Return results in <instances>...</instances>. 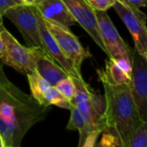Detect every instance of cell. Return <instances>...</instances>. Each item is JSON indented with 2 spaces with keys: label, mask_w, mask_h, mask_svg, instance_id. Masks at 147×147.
<instances>
[{
  "label": "cell",
  "mask_w": 147,
  "mask_h": 147,
  "mask_svg": "<svg viewBox=\"0 0 147 147\" xmlns=\"http://www.w3.org/2000/svg\"><path fill=\"white\" fill-rule=\"evenodd\" d=\"M48 113V107L11 82L0 83V136L5 147H20L25 134Z\"/></svg>",
  "instance_id": "6da1fadb"
},
{
  "label": "cell",
  "mask_w": 147,
  "mask_h": 147,
  "mask_svg": "<svg viewBox=\"0 0 147 147\" xmlns=\"http://www.w3.org/2000/svg\"><path fill=\"white\" fill-rule=\"evenodd\" d=\"M106 100V127L116 135L119 147H124L142 121L138 116L130 83L114 84L100 79Z\"/></svg>",
  "instance_id": "7a4b0ae2"
},
{
  "label": "cell",
  "mask_w": 147,
  "mask_h": 147,
  "mask_svg": "<svg viewBox=\"0 0 147 147\" xmlns=\"http://www.w3.org/2000/svg\"><path fill=\"white\" fill-rule=\"evenodd\" d=\"M43 21L48 30L55 39L61 52L70 61L75 68L81 73L82 62L87 58L92 56L89 51L82 45L76 36L69 30V27L44 18Z\"/></svg>",
  "instance_id": "3957f363"
},
{
  "label": "cell",
  "mask_w": 147,
  "mask_h": 147,
  "mask_svg": "<svg viewBox=\"0 0 147 147\" xmlns=\"http://www.w3.org/2000/svg\"><path fill=\"white\" fill-rule=\"evenodd\" d=\"M10 19L22 34L27 47L42 48L39 33V23L34 6L26 5H15L4 15Z\"/></svg>",
  "instance_id": "277c9868"
},
{
  "label": "cell",
  "mask_w": 147,
  "mask_h": 147,
  "mask_svg": "<svg viewBox=\"0 0 147 147\" xmlns=\"http://www.w3.org/2000/svg\"><path fill=\"white\" fill-rule=\"evenodd\" d=\"M131 90L142 122L147 123V61L135 49L131 52Z\"/></svg>",
  "instance_id": "5b68a950"
},
{
  "label": "cell",
  "mask_w": 147,
  "mask_h": 147,
  "mask_svg": "<svg viewBox=\"0 0 147 147\" xmlns=\"http://www.w3.org/2000/svg\"><path fill=\"white\" fill-rule=\"evenodd\" d=\"M113 8L131 33L135 49L140 55H144L147 47V16L145 13L138 9L125 5L119 0H117Z\"/></svg>",
  "instance_id": "8992f818"
},
{
  "label": "cell",
  "mask_w": 147,
  "mask_h": 147,
  "mask_svg": "<svg viewBox=\"0 0 147 147\" xmlns=\"http://www.w3.org/2000/svg\"><path fill=\"white\" fill-rule=\"evenodd\" d=\"M96 16L99 32L108 57L111 59H131L132 50L122 39L107 11H96Z\"/></svg>",
  "instance_id": "52a82bcc"
},
{
  "label": "cell",
  "mask_w": 147,
  "mask_h": 147,
  "mask_svg": "<svg viewBox=\"0 0 147 147\" xmlns=\"http://www.w3.org/2000/svg\"><path fill=\"white\" fill-rule=\"evenodd\" d=\"M1 36L5 44V53L1 61L24 76L36 71L30 48L23 46L5 26L1 30Z\"/></svg>",
  "instance_id": "ba28073f"
},
{
  "label": "cell",
  "mask_w": 147,
  "mask_h": 147,
  "mask_svg": "<svg viewBox=\"0 0 147 147\" xmlns=\"http://www.w3.org/2000/svg\"><path fill=\"white\" fill-rule=\"evenodd\" d=\"M62 1L66 4L76 24H79L100 49L106 53V49L99 32L96 11H94L85 0H62Z\"/></svg>",
  "instance_id": "9c48e42d"
},
{
  "label": "cell",
  "mask_w": 147,
  "mask_h": 147,
  "mask_svg": "<svg viewBox=\"0 0 147 147\" xmlns=\"http://www.w3.org/2000/svg\"><path fill=\"white\" fill-rule=\"evenodd\" d=\"M34 9L38 18L39 33H40V38H41V42L42 45V49L68 74L69 76H72V77L82 76V74L75 68V67L70 62V61L67 60V58L61 52L55 39L53 37L51 33L48 30L44 24L43 18L36 6H34Z\"/></svg>",
  "instance_id": "30bf717a"
},
{
  "label": "cell",
  "mask_w": 147,
  "mask_h": 147,
  "mask_svg": "<svg viewBox=\"0 0 147 147\" xmlns=\"http://www.w3.org/2000/svg\"><path fill=\"white\" fill-rule=\"evenodd\" d=\"M29 48L33 58L36 71L41 77L50 84V86L55 87L59 82L69 76L68 74L42 48Z\"/></svg>",
  "instance_id": "8fae6325"
},
{
  "label": "cell",
  "mask_w": 147,
  "mask_h": 147,
  "mask_svg": "<svg viewBox=\"0 0 147 147\" xmlns=\"http://www.w3.org/2000/svg\"><path fill=\"white\" fill-rule=\"evenodd\" d=\"M132 72L131 59H111L106 61L104 69L97 70L99 79L114 84L131 83Z\"/></svg>",
  "instance_id": "7c38bea8"
},
{
  "label": "cell",
  "mask_w": 147,
  "mask_h": 147,
  "mask_svg": "<svg viewBox=\"0 0 147 147\" xmlns=\"http://www.w3.org/2000/svg\"><path fill=\"white\" fill-rule=\"evenodd\" d=\"M35 6L46 20L53 21L67 27L76 24L62 0H38Z\"/></svg>",
  "instance_id": "4fadbf2b"
},
{
  "label": "cell",
  "mask_w": 147,
  "mask_h": 147,
  "mask_svg": "<svg viewBox=\"0 0 147 147\" xmlns=\"http://www.w3.org/2000/svg\"><path fill=\"white\" fill-rule=\"evenodd\" d=\"M67 130H77L80 134L78 147H81L87 138V137L92 132L84 119L83 116L76 106L71 105L70 108V118L67 125Z\"/></svg>",
  "instance_id": "5bb4252c"
},
{
  "label": "cell",
  "mask_w": 147,
  "mask_h": 147,
  "mask_svg": "<svg viewBox=\"0 0 147 147\" xmlns=\"http://www.w3.org/2000/svg\"><path fill=\"white\" fill-rule=\"evenodd\" d=\"M30 84L31 96L41 105L43 106V96L46 90L50 87V84L41 77L36 71L31 72L26 76Z\"/></svg>",
  "instance_id": "9a60e30c"
},
{
  "label": "cell",
  "mask_w": 147,
  "mask_h": 147,
  "mask_svg": "<svg viewBox=\"0 0 147 147\" xmlns=\"http://www.w3.org/2000/svg\"><path fill=\"white\" fill-rule=\"evenodd\" d=\"M51 105L68 110L71 108V101L65 98L54 86H50L43 96V106L49 107Z\"/></svg>",
  "instance_id": "2e32d148"
},
{
  "label": "cell",
  "mask_w": 147,
  "mask_h": 147,
  "mask_svg": "<svg viewBox=\"0 0 147 147\" xmlns=\"http://www.w3.org/2000/svg\"><path fill=\"white\" fill-rule=\"evenodd\" d=\"M124 147H147V123L140 124Z\"/></svg>",
  "instance_id": "e0dca14e"
},
{
  "label": "cell",
  "mask_w": 147,
  "mask_h": 147,
  "mask_svg": "<svg viewBox=\"0 0 147 147\" xmlns=\"http://www.w3.org/2000/svg\"><path fill=\"white\" fill-rule=\"evenodd\" d=\"M100 134L101 138L95 144L94 147H119V142L111 129L106 127Z\"/></svg>",
  "instance_id": "ac0fdd59"
},
{
  "label": "cell",
  "mask_w": 147,
  "mask_h": 147,
  "mask_svg": "<svg viewBox=\"0 0 147 147\" xmlns=\"http://www.w3.org/2000/svg\"><path fill=\"white\" fill-rule=\"evenodd\" d=\"M55 87L65 98H67V100L71 101V100L73 99L76 93L75 83H74L71 76H67V78L61 80Z\"/></svg>",
  "instance_id": "d6986e66"
},
{
  "label": "cell",
  "mask_w": 147,
  "mask_h": 147,
  "mask_svg": "<svg viewBox=\"0 0 147 147\" xmlns=\"http://www.w3.org/2000/svg\"><path fill=\"white\" fill-rule=\"evenodd\" d=\"M85 1L94 10L107 11L108 9L112 8L117 0H85Z\"/></svg>",
  "instance_id": "ffe728a7"
},
{
  "label": "cell",
  "mask_w": 147,
  "mask_h": 147,
  "mask_svg": "<svg viewBox=\"0 0 147 147\" xmlns=\"http://www.w3.org/2000/svg\"><path fill=\"white\" fill-rule=\"evenodd\" d=\"M101 131H92L85 139L83 142L82 145L81 147H94L96 141L98 139V137L100 135Z\"/></svg>",
  "instance_id": "44dd1931"
},
{
  "label": "cell",
  "mask_w": 147,
  "mask_h": 147,
  "mask_svg": "<svg viewBox=\"0 0 147 147\" xmlns=\"http://www.w3.org/2000/svg\"><path fill=\"white\" fill-rule=\"evenodd\" d=\"M120 1L127 6L138 10H140V8L147 7V0H120Z\"/></svg>",
  "instance_id": "7402d4cb"
},
{
  "label": "cell",
  "mask_w": 147,
  "mask_h": 147,
  "mask_svg": "<svg viewBox=\"0 0 147 147\" xmlns=\"http://www.w3.org/2000/svg\"><path fill=\"white\" fill-rule=\"evenodd\" d=\"M15 4L11 0H0V15L4 17L5 13L7 10H9L11 7L14 6Z\"/></svg>",
  "instance_id": "603a6c76"
},
{
  "label": "cell",
  "mask_w": 147,
  "mask_h": 147,
  "mask_svg": "<svg viewBox=\"0 0 147 147\" xmlns=\"http://www.w3.org/2000/svg\"><path fill=\"white\" fill-rule=\"evenodd\" d=\"M3 27H4V24L0 25V61H1V59L4 57L5 53V44L3 40L2 36H1V30Z\"/></svg>",
  "instance_id": "cb8c5ba5"
},
{
  "label": "cell",
  "mask_w": 147,
  "mask_h": 147,
  "mask_svg": "<svg viewBox=\"0 0 147 147\" xmlns=\"http://www.w3.org/2000/svg\"><path fill=\"white\" fill-rule=\"evenodd\" d=\"M8 82H10V81L6 77L5 74L4 72V69H3V65H2L1 61H0V83H6Z\"/></svg>",
  "instance_id": "d4e9b609"
},
{
  "label": "cell",
  "mask_w": 147,
  "mask_h": 147,
  "mask_svg": "<svg viewBox=\"0 0 147 147\" xmlns=\"http://www.w3.org/2000/svg\"><path fill=\"white\" fill-rule=\"evenodd\" d=\"M38 0H22V2L24 3V5H30V6H35L36 5Z\"/></svg>",
  "instance_id": "484cf974"
},
{
  "label": "cell",
  "mask_w": 147,
  "mask_h": 147,
  "mask_svg": "<svg viewBox=\"0 0 147 147\" xmlns=\"http://www.w3.org/2000/svg\"><path fill=\"white\" fill-rule=\"evenodd\" d=\"M11 1H13L17 5H24V3L22 2V0H11Z\"/></svg>",
  "instance_id": "4316f807"
},
{
  "label": "cell",
  "mask_w": 147,
  "mask_h": 147,
  "mask_svg": "<svg viewBox=\"0 0 147 147\" xmlns=\"http://www.w3.org/2000/svg\"><path fill=\"white\" fill-rule=\"evenodd\" d=\"M0 147H5V144H4V142H3V140H2L1 136H0Z\"/></svg>",
  "instance_id": "83f0119b"
},
{
  "label": "cell",
  "mask_w": 147,
  "mask_h": 147,
  "mask_svg": "<svg viewBox=\"0 0 147 147\" xmlns=\"http://www.w3.org/2000/svg\"><path fill=\"white\" fill-rule=\"evenodd\" d=\"M3 24V17L0 15V25Z\"/></svg>",
  "instance_id": "f1b7e54d"
},
{
  "label": "cell",
  "mask_w": 147,
  "mask_h": 147,
  "mask_svg": "<svg viewBox=\"0 0 147 147\" xmlns=\"http://www.w3.org/2000/svg\"><path fill=\"white\" fill-rule=\"evenodd\" d=\"M144 58L146 59V61H147V47H146V50H145V53H144Z\"/></svg>",
  "instance_id": "f546056e"
},
{
  "label": "cell",
  "mask_w": 147,
  "mask_h": 147,
  "mask_svg": "<svg viewBox=\"0 0 147 147\" xmlns=\"http://www.w3.org/2000/svg\"><path fill=\"white\" fill-rule=\"evenodd\" d=\"M6 147H11V146H6Z\"/></svg>",
  "instance_id": "4dcf8cb0"
},
{
  "label": "cell",
  "mask_w": 147,
  "mask_h": 147,
  "mask_svg": "<svg viewBox=\"0 0 147 147\" xmlns=\"http://www.w3.org/2000/svg\"><path fill=\"white\" fill-rule=\"evenodd\" d=\"M119 1H120V0H119Z\"/></svg>",
  "instance_id": "1f68e13d"
}]
</instances>
